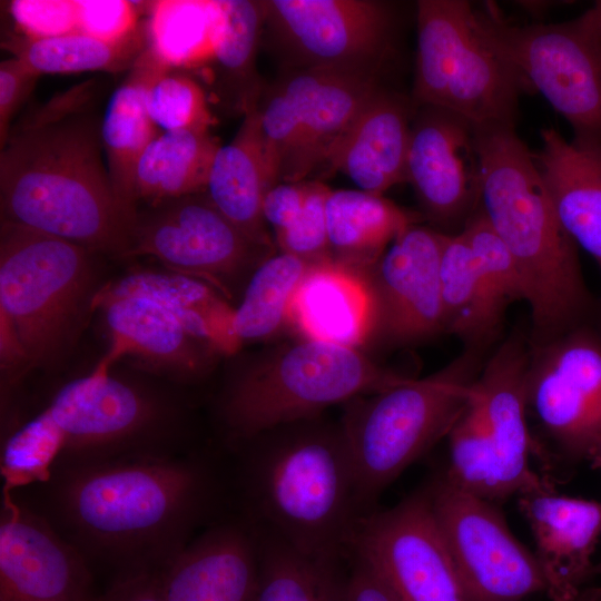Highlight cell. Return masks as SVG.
Segmentation results:
<instances>
[{
    "instance_id": "1",
    "label": "cell",
    "mask_w": 601,
    "mask_h": 601,
    "mask_svg": "<svg viewBox=\"0 0 601 601\" xmlns=\"http://www.w3.org/2000/svg\"><path fill=\"white\" fill-rule=\"evenodd\" d=\"M45 518L86 560L120 574L159 571L190 540L209 510V467L171 452L59 465Z\"/></svg>"
},
{
    "instance_id": "2",
    "label": "cell",
    "mask_w": 601,
    "mask_h": 601,
    "mask_svg": "<svg viewBox=\"0 0 601 601\" xmlns=\"http://www.w3.org/2000/svg\"><path fill=\"white\" fill-rule=\"evenodd\" d=\"M82 83L11 127L1 145L2 219L126 257L137 213L117 198Z\"/></svg>"
},
{
    "instance_id": "3",
    "label": "cell",
    "mask_w": 601,
    "mask_h": 601,
    "mask_svg": "<svg viewBox=\"0 0 601 601\" xmlns=\"http://www.w3.org/2000/svg\"><path fill=\"white\" fill-rule=\"evenodd\" d=\"M476 127V126H475ZM479 208L513 256L531 311L530 346L591 326L594 300L533 154L512 126L476 127Z\"/></svg>"
},
{
    "instance_id": "4",
    "label": "cell",
    "mask_w": 601,
    "mask_h": 601,
    "mask_svg": "<svg viewBox=\"0 0 601 601\" xmlns=\"http://www.w3.org/2000/svg\"><path fill=\"white\" fill-rule=\"evenodd\" d=\"M250 441L257 445L246 479L262 530L308 558L334 563L366 513L342 427L314 418Z\"/></svg>"
},
{
    "instance_id": "5",
    "label": "cell",
    "mask_w": 601,
    "mask_h": 601,
    "mask_svg": "<svg viewBox=\"0 0 601 601\" xmlns=\"http://www.w3.org/2000/svg\"><path fill=\"white\" fill-rule=\"evenodd\" d=\"M484 351H464L423 378L346 403L341 425L366 512L405 469L447 436L476 393Z\"/></svg>"
},
{
    "instance_id": "6",
    "label": "cell",
    "mask_w": 601,
    "mask_h": 601,
    "mask_svg": "<svg viewBox=\"0 0 601 601\" xmlns=\"http://www.w3.org/2000/svg\"><path fill=\"white\" fill-rule=\"evenodd\" d=\"M405 378L380 367L359 348L304 339L239 372L224 392L221 420L228 436L245 444Z\"/></svg>"
},
{
    "instance_id": "7",
    "label": "cell",
    "mask_w": 601,
    "mask_h": 601,
    "mask_svg": "<svg viewBox=\"0 0 601 601\" xmlns=\"http://www.w3.org/2000/svg\"><path fill=\"white\" fill-rule=\"evenodd\" d=\"M92 252L70 240L1 220V323L29 366L56 362L91 308Z\"/></svg>"
},
{
    "instance_id": "8",
    "label": "cell",
    "mask_w": 601,
    "mask_h": 601,
    "mask_svg": "<svg viewBox=\"0 0 601 601\" xmlns=\"http://www.w3.org/2000/svg\"><path fill=\"white\" fill-rule=\"evenodd\" d=\"M413 86L415 107L455 112L476 127H515L520 96L531 90L480 30L464 0H420Z\"/></svg>"
},
{
    "instance_id": "9",
    "label": "cell",
    "mask_w": 601,
    "mask_h": 601,
    "mask_svg": "<svg viewBox=\"0 0 601 601\" xmlns=\"http://www.w3.org/2000/svg\"><path fill=\"white\" fill-rule=\"evenodd\" d=\"M476 16L487 41L564 117L573 139L601 142V46L582 14L529 24L490 8Z\"/></svg>"
},
{
    "instance_id": "10",
    "label": "cell",
    "mask_w": 601,
    "mask_h": 601,
    "mask_svg": "<svg viewBox=\"0 0 601 601\" xmlns=\"http://www.w3.org/2000/svg\"><path fill=\"white\" fill-rule=\"evenodd\" d=\"M45 408L65 439L56 467L169 452L160 444L171 408L150 391L111 375L100 363L61 386Z\"/></svg>"
},
{
    "instance_id": "11",
    "label": "cell",
    "mask_w": 601,
    "mask_h": 601,
    "mask_svg": "<svg viewBox=\"0 0 601 601\" xmlns=\"http://www.w3.org/2000/svg\"><path fill=\"white\" fill-rule=\"evenodd\" d=\"M427 490L464 601H520L545 592L534 553L513 535L494 502L443 476Z\"/></svg>"
},
{
    "instance_id": "12",
    "label": "cell",
    "mask_w": 601,
    "mask_h": 601,
    "mask_svg": "<svg viewBox=\"0 0 601 601\" xmlns=\"http://www.w3.org/2000/svg\"><path fill=\"white\" fill-rule=\"evenodd\" d=\"M264 23L290 62L377 77L394 40V12L374 0L262 1Z\"/></svg>"
},
{
    "instance_id": "13",
    "label": "cell",
    "mask_w": 601,
    "mask_h": 601,
    "mask_svg": "<svg viewBox=\"0 0 601 601\" xmlns=\"http://www.w3.org/2000/svg\"><path fill=\"white\" fill-rule=\"evenodd\" d=\"M347 552L367 564L396 601H464L427 486L391 509L359 516Z\"/></svg>"
},
{
    "instance_id": "14",
    "label": "cell",
    "mask_w": 601,
    "mask_h": 601,
    "mask_svg": "<svg viewBox=\"0 0 601 601\" xmlns=\"http://www.w3.org/2000/svg\"><path fill=\"white\" fill-rule=\"evenodd\" d=\"M530 351L528 408L564 456L587 460L601 440V334L582 326Z\"/></svg>"
},
{
    "instance_id": "15",
    "label": "cell",
    "mask_w": 601,
    "mask_h": 601,
    "mask_svg": "<svg viewBox=\"0 0 601 601\" xmlns=\"http://www.w3.org/2000/svg\"><path fill=\"white\" fill-rule=\"evenodd\" d=\"M138 214L126 257L151 256L170 270L211 284L226 283L270 250L250 240L206 193L165 200Z\"/></svg>"
},
{
    "instance_id": "16",
    "label": "cell",
    "mask_w": 601,
    "mask_h": 601,
    "mask_svg": "<svg viewBox=\"0 0 601 601\" xmlns=\"http://www.w3.org/2000/svg\"><path fill=\"white\" fill-rule=\"evenodd\" d=\"M425 217L436 230L460 233L479 209L481 160L476 127L462 116L434 107H416L406 159Z\"/></svg>"
},
{
    "instance_id": "17",
    "label": "cell",
    "mask_w": 601,
    "mask_h": 601,
    "mask_svg": "<svg viewBox=\"0 0 601 601\" xmlns=\"http://www.w3.org/2000/svg\"><path fill=\"white\" fill-rule=\"evenodd\" d=\"M89 562L41 514L3 489L0 601H95Z\"/></svg>"
},
{
    "instance_id": "18",
    "label": "cell",
    "mask_w": 601,
    "mask_h": 601,
    "mask_svg": "<svg viewBox=\"0 0 601 601\" xmlns=\"http://www.w3.org/2000/svg\"><path fill=\"white\" fill-rule=\"evenodd\" d=\"M446 237L413 224L364 269L375 297V329L392 344H413L444 332L440 264Z\"/></svg>"
},
{
    "instance_id": "19",
    "label": "cell",
    "mask_w": 601,
    "mask_h": 601,
    "mask_svg": "<svg viewBox=\"0 0 601 601\" xmlns=\"http://www.w3.org/2000/svg\"><path fill=\"white\" fill-rule=\"evenodd\" d=\"M530 353L525 337L512 333L483 364L476 381L495 452L500 500L552 489L530 466V454L535 449L525 416Z\"/></svg>"
},
{
    "instance_id": "20",
    "label": "cell",
    "mask_w": 601,
    "mask_h": 601,
    "mask_svg": "<svg viewBox=\"0 0 601 601\" xmlns=\"http://www.w3.org/2000/svg\"><path fill=\"white\" fill-rule=\"evenodd\" d=\"M259 535L240 524H217L193 538L159 571L165 601H254Z\"/></svg>"
},
{
    "instance_id": "21",
    "label": "cell",
    "mask_w": 601,
    "mask_h": 601,
    "mask_svg": "<svg viewBox=\"0 0 601 601\" xmlns=\"http://www.w3.org/2000/svg\"><path fill=\"white\" fill-rule=\"evenodd\" d=\"M519 506L532 531L550 600L579 601L601 539V501L551 489L520 494Z\"/></svg>"
},
{
    "instance_id": "22",
    "label": "cell",
    "mask_w": 601,
    "mask_h": 601,
    "mask_svg": "<svg viewBox=\"0 0 601 601\" xmlns=\"http://www.w3.org/2000/svg\"><path fill=\"white\" fill-rule=\"evenodd\" d=\"M287 323L304 339L359 348L376 327L365 270L333 257L313 263L293 296Z\"/></svg>"
},
{
    "instance_id": "23",
    "label": "cell",
    "mask_w": 601,
    "mask_h": 601,
    "mask_svg": "<svg viewBox=\"0 0 601 601\" xmlns=\"http://www.w3.org/2000/svg\"><path fill=\"white\" fill-rule=\"evenodd\" d=\"M532 154L562 227L601 270V142L568 141L544 128Z\"/></svg>"
},
{
    "instance_id": "24",
    "label": "cell",
    "mask_w": 601,
    "mask_h": 601,
    "mask_svg": "<svg viewBox=\"0 0 601 601\" xmlns=\"http://www.w3.org/2000/svg\"><path fill=\"white\" fill-rule=\"evenodd\" d=\"M415 109L412 100L380 88L324 169L338 170L359 190L375 195L405 183Z\"/></svg>"
},
{
    "instance_id": "25",
    "label": "cell",
    "mask_w": 601,
    "mask_h": 601,
    "mask_svg": "<svg viewBox=\"0 0 601 601\" xmlns=\"http://www.w3.org/2000/svg\"><path fill=\"white\" fill-rule=\"evenodd\" d=\"M283 77L300 107L298 177L304 181L325 168L380 86L377 77L325 70L290 69Z\"/></svg>"
},
{
    "instance_id": "26",
    "label": "cell",
    "mask_w": 601,
    "mask_h": 601,
    "mask_svg": "<svg viewBox=\"0 0 601 601\" xmlns=\"http://www.w3.org/2000/svg\"><path fill=\"white\" fill-rule=\"evenodd\" d=\"M257 101L246 106V116L234 139L217 149L205 193L246 237L272 248L262 205L275 185L265 157Z\"/></svg>"
},
{
    "instance_id": "27",
    "label": "cell",
    "mask_w": 601,
    "mask_h": 601,
    "mask_svg": "<svg viewBox=\"0 0 601 601\" xmlns=\"http://www.w3.org/2000/svg\"><path fill=\"white\" fill-rule=\"evenodd\" d=\"M91 308L105 312L111 338L100 364L111 368L119 358L134 356L174 374L200 371L196 339L157 303L140 296L92 298Z\"/></svg>"
},
{
    "instance_id": "28",
    "label": "cell",
    "mask_w": 601,
    "mask_h": 601,
    "mask_svg": "<svg viewBox=\"0 0 601 601\" xmlns=\"http://www.w3.org/2000/svg\"><path fill=\"white\" fill-rule=\"evenodd\" d=\"M170 69L147 47L132 65L128 77L112 92L100 124L107 168L119 201L137 213L135 176L147 146L159 135L146 108V91L162 71Z\"/></svg>"
},
{
    "instance_id": "29",
    "label": "cell",
    "mask_w": 601,
    "mask_h": 601,
    "mask_svg": "<svg viewBox=\"0 0 601 601\" xmlns=\"http://www.w3.org/2000/svg\"><path fill=\"white\" fill-rule=\"evenodd\" d=\"M140 296L173 315L196 341L225 354L240 347L235 328V308L208 283L177 273L139 272L97 290L92 298Z\"/></svg>"
},
{
    "instance_id": "30",
    "label": "cell",
    "mask_w": 601,
    "mask_h": 601,
    "mask_svg": "<svg viewBox=\"0 0 601 601\" xmlns=\"http://www.w3.org/2000/svg\"><path fill=\"white\" fill-rule=\"evenodd\" d=\"M326 223L331 256L366 269L414 224V218L383 195L331 189L326 199Z\"/></svg>"
},
{
    "instance_id": "31",
    "label": "cell",
    "mask_w": 601,
    "mask_h": 601,
    "mask_svg": "<svg viewBox=\"0 0 601 601\" xmlns=\"http://www.w3.org/2000/svg\"><path fill=\"white\" fill-rule=\"evenodd\" d=\"M440 278L444 332L464 347L485 351L500 332L505 308L492 295L461 231L446 237Z\"/></svg>"
},
{
    "instance_id": "32",
    "label": "cell",
    "mask_w": 601,
    "mask_h": 601,
    "mask_svg": "<svg viewBox=\"0 0 601 601\" xmlns=\"http://www.w3.org/2000/svg\"><path fill=\"white\" fill-rule=\"evenodd\" d=\"M219 145L209 129L161 131L142 152L135 201L151 205L205 193Z\"/></svg>"
},
{
    "instance_id": "33",
    "label": "cell",
    "mask_w": 601,
    "mask_h": 601,
    "mask_svg": "<svg viewBox=\"0 0 601 601\" xmlns=\"http://www.w3.org/2000/svg\"><path fill=\"white\" fill-rule=\"evenodd\" d=\"M217 1L152 2L146 22L147 47L170 69L214 59Z\"/></svg>"
},
{
    "instance_id": "34",
    "label": "cell",
    "mask_w": 601,
    "mask_h": 601,
    "mask_svg": "<svg viewBox=\"0 0 601 601\" xmlns=\"http://www.w3.org/2000/svg\"><path fill=\"white\" fill-rule=\"evenodd\" d=\"M312 264L280 252L257 266L235 308L234 328L240 344L267 338L287 323L293 296Z\"/></svg>"
},
{
    "instance_id": "35",
    "label": "cell",
    "mask_w": 601,
    "mask_h": 601,
    "mask_svg": "<svg viewBox=\"0 0 601 601\" xmlns=\"http://www.w3.org/2000/svg\"><path fill=\"white\" fill-rule=\"evenodd\" d=\"M144 36L139 29L131 37L110 42L81 32L30 40L11 46L14 57L39 76L80 71H117L132 67L144 52Z\"/></svg>"
},
{
    "instance_id": "36",
    "label": "cell",
    "mask_w": 601,
    "mask_h": 601,
    "mask_svg": "<svg viewBox=\"0 0 601 601\" xmlns=\"http://www.w3.org/2000/svg\"><path fill=\"white\" fill-rule=\"evenodd\" d=\"M260 568L254 601H336L334 563L308 558L275 535L257 530Z\"/></svg>"
},
{
    "instance_id": "37",
    "label": "cell",
    "mask_w": 601,
    "mask_h": 601,
    "mask_svg": "<svg viewBox=\"0 0 601 601\" xmlns=\"http://www.w3.org/2000/svg\"><path fill=\"white\" fill-rule=\"evenodd\" d=\"M449 440V464L442 475L453 486L479 497L497 501L496 460L494 447L480 404L475 396L455 422Z\"/></svg>"
},
{
    "instance_id": "38",
    "label": "cell",
    "mask_w": 601,
    "mask_h": 601,
    "mask_svg": "<svg viewBox=\"0 0 601 601\" xmlns=\"http://www.w3.org/2000/svg\"><path fill=\"white\" fill-rule=\"evenodd\" d=\"M63 435L43 408L8 435L1 449L4 487L47 483L62 454Z\"/></svg>"
},
{
    "instance_id": "39",
    "label": "cell",
    "mask_w": 601,
    "mask_h": 601,
    "mask_svg": "<svg viewBox=\"0 0 601 601\" xmlns=\"http://www.w3.org/2000/svg\"><path fill=\"white\" fill-rule=\"evenodd\" d=\"M265 157L274 185L299 183L303 122L297 98L282 77L257 101Z\"/></svg>"
},
{
    "instance_id": "40",
    "label": "cell",
    "mask_w": 601,
    "mask_h": 601,
    "mask_svg": "<svg viewBox=\"0 0 601 601\" xmlns=\"http://www.w3.org/2000/svg\"><path fill=\"white\" fill-rule=\"evenodd\" d=\"M214 59L227 73L252 76L255 51L264 26L262 1L216 0Z\"/></svg>"
},
{
    "instance_id": "41",
    "label": "cell",
    "mask_w": 601,
    "mask_h": 601,
    "mask_svg": "<svg viewBox=\"0 0 601 601\" xmlns=\"http://www.w3.org/2000/svg\"><path fill=\"white\" fill-rule=\"evenodd\" d=\"M162 71L146 91L147 112L161 131L209 129L211 115L201 86L191 77Z\"/></svg>"
},
{
    "instance_id": "42",
    "label": "cell",
    "mask_w": 601,
    "mask_h": 601,
    "mask_svg": "<svg viewBox=\"0 0 601 601\" xmlns=\"http://www.w3.org/2000/svg\"><path fill=\"white\" fill-rule=\"evenodd\" d=\"M461 233L497 303L506 308L514 300L526 302L525 285L516 263L480 208L469 219Z\"/></svg>"
},
{
    "instance_id": "43",
    "label": "cell",
    "mask_w": 601,
    "mask_h": 601,
    "mask_svg": "<svg viewBox=\"0 0 601 601\" xmlns=\"http://www.w3.org/2000/svg\"><path fill=\"white\" fill-rule=\"evenodd\" d=\"M329 190L321 181H306V197L300 214L289 227L276 234L282 253L309 263L332 257L326 223Z\"/></svg>"
},
{
    "instance_id": "44",
    "label": "cell",
    "mask_w": 601,
    "mask_h": 601,
    "mask_svg": "<svg viewBox=\"0 0 601 601\" xmlns=\"http://www.w3.org/2000/svg\"><path fill=\"white\" fill-rule=\"evenodd\" d=\"M10 13L30 40L78 32L77 3L66 0H16Z\"/></svg>"
},
{
    "instance_id": "45",
    "label": "cell",
    "mask_w": 601,
    "mask_h": 601,
    "mask_svg": "<svg viewBox=\"0 0 601 601\" xmlns=\"http://www.w3.org/2000/svg\"><path fill=\"white\" fill-rule=\"evenodd\" d=\"M76 3L78 32L100 40L118 42L139 30L138 10L134 2L81 0Z\"/></svg>"
},
{
    "instance_id": "46",
    "label": "cell",
    "mask_w": 601,
    "mask_h": 601,
    "mask_svg": "<svg viewBox=\"0 0 601 601\" xmlns=\"http://www.w3.org/2000/svg\"><path fill=\"white\" fill-rule=\"evenodd\" d=\"M40 76L19 58L0 63V146L7 140L11 120L22 101L31 92Z\"/></svg>"
},
{
    "instance_id": "47",
    "label": "cell",
    "mask_w": 601,
    "mask_h": 601,
    "mask_svg": "<svg viewBox=\"0 0 601 601\" xmlns=\"http://www.w3.org/2000/svg\"><path fill=\"white\" fill-rule=\"evenodd\" d=\"M306 197V180L279 183L265 195L262 214L275 234L289 227L300 214Z\"/></svg>"
},
{
    "instance_id": "48",
    "label": "cell",
    "mask_w": 601,
    "mask_h": 601,
    "mask_svg": "<svg viewBox=\"0 0 601 601\" xmlns=\"http://www.w3.org/2000/svg\"><path fill=\"white\" fill-rule=\"evenodd\" d=\"M95 601H165L158 571L119 574Z\"/></svg>"
},
{
    "instance_id": "49",
    "label": "cell",
    "mask_w": 601,
    "mask_h": 601,
    "mask_svg": "<svg viewBox=\"0 0 601 601\" xmlns=\"http://www.w3.org/2000/svg\"><path fill=\"white\" fill-rule=\"evenodd\" d=\"M353 560L349 575L338 584L336 601H396L367 564Z\"/></svg>"
},
{
    "instance_id": "50",
    "label": "cell",
    "mask_w": 601,
    "mask_h": 601,
    "mask_svg": "<svg viewBox=\"0 0 601 601\" xmlns=\"http://www.w3.org/2000/svg\"><path fill=\"white\" fill-rule=\"evenodd\" d=\"M582 17L601 46V0L595 1L590 9L582 13Z\"/></svg>"
},
{
    "instance_id": "51",
    "label": "cell",
    "mask_w": 601,
    "mask_h": 601,
    "mask_svg": "<svg viewBox=\"0 0 601 601\" xmlns=\"http://www.w3.org/2000/svg\"><path fill=\"white\" fill-rule=\"evenodd\" d=\"M587 460L593 467L601 470V440L592 447Z\"/></svg>"
},
{
    "instance_id": "52",
    "label": "cell",
    "mask_w": 601,
    "mask_h": 601,
    "mask_svg": "<svg viewBox=\"0 0 601 601\" xmlns=\"http://www.w3.org/2000/svg\"><path fill=\"white\" fill-rule=\"evenodd\" d=\"M579 601H601V599L597 593H582Z\"/></svg>"
}]
</instances>
